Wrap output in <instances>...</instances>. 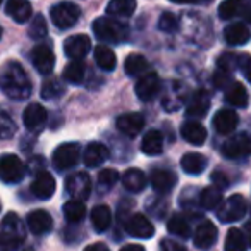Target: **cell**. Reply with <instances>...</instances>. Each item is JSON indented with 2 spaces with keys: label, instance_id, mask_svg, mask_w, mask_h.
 <instances>
[{
  "label": "cell",
  "instance_id": "31",
  "mask_svg": "<svg viewBox=\"0 0 251 251\" xmlns=\"http://www.w3.org/2000/svg\"><path fill=\"white\" fill-rule=\"evenodd\" d=\"M226 97H227V101H229L230 105H234V107H237V108L248 107L250 97H248V90L244 84L230 83V86L227 88V91H226Z\"/></svg>",
  "mask_w": 251,
  "mask_h": 251
},
{
  "label": "cell",
  "instance_id": "27",
  "mask_svg": "<svg viewBox=\"0 0 251 251\" xmlns=\"http://www.w3.org/2000/svg\"><path fill=\"white\" fill-rule=\"evenodd\" d=\"M208 108H210L208 95H206V91L200 90V91H196V95L191 98L186 114H188V117H205Z\"/></svg>",
  "mask_w": 251,
  "mask_h": 251
},
{
  "label": "cell",
  "instance_id": "28",
  "mask_svg": "<svg viewBox=\"0 0 251 251\" xmlns=\"http://www.w3.org/2000/svg\"><path fill=\"white\" fill-rule=\"evenodd\" d=\"M206 158L203 157L201 153H186L184 157L181 158V167L186 174L189 176H198L201 174L206 169Z\"/></svg>",
  "mask_w": 251,
  "mask_h": 251
},
{
  "label": "cell",
  "instance_id": "20",
  "mask_svg": "<svg viewBox=\"0 0 251 251\" xmlns=\"http://www.w3.org/2000/svg\"><path fill=\"white\" fill-rule=\"evenodd\" d=\"M108 157H110L108 148L101 143H97V141L88 145L83 153V160L86 164V167H100L101 164H105L108 160Z\"/></svg>",
  "mask_w": 251,
  "mask_h": 251
},
{
  "label": "cell",
  "instance_id": "7",
  "mask_svg": "<svg viewBox=\"0 0 251 251\" xmlns=\"http://www.w3.org/2000/svg\"><path fill=\"white\" fill-rule=\"evenodd\" d=\"M81 158V147L77 143H64L53 151V167L57 171H67L74 167Z\"/></svg>",
  "mask_w": 251,
  "mask_h": 251
},
{
  "label": "cell",
  "instance_id": "44",
  "mask_svg": "<svg viewBox=\"0 0 251 251\" xmlns=\"http://www.w3.org/2000/svg\"><path fill=\"white\" fill-rule=\"evenodd\" d=\"M177 26H179V21L172 12H164L158 19V28L165 33H174L177 31Z\"/></svg>",
  "mask_w": 251,
  "mask_h": 251
},
{
  "label": "cell",
  "instance_id": "36",
  "mask_svg": "<svg viewBox=\"0 0 251 251\" xmlns=\"http://www.w3.org/2000/svg\"><path fill=\"white\" fill-rule=\"evenodd\" d=\"M222 203V195L219 188H206L200 195V205L205 210H215Z\"/></svg>",
  "mask_w": 251,
  "mask_h": 251
},
{
  "label": "cell",
  "instance_id": "25",
  "mask_svg": "<svg viewBox=\"0 0 251 251\" xmlns=\"http://www.w3.org/2000/svg\"><path fill=\"white\" fill-rule=\"evenodd\" d=\"M141 151L150 157L160 155L164 151V136L160 131H148L141 141Z\"/></svg>",
  "mask_w": 251,
  "mask_h": 251
},
{
  "label": "cell",
  "instance_id": "4",
  "mask_svg": "<svg viewBox=\"0 0 251 251\" xmlns=\"http://www.w3.org/2000/svg\"><path fill=\"white\" fill-rule=\"evenodd\" d=\"M248 212V201L243 195H232L217 206V219L220 222H237Z\"/></svg>",
  "mask_w": 251,
  "mask_h": 251
},
{
  "label": "cell",
  "instance_id": "47",
  "mask_svg": "<svg viewBox=\"0 0 251 251\" xmlns=\"http://www.w3.org/2000/svg\"><path fill=\"white\" fill-rule=\"evenodd\" d=\"M160 251H188L182 244L176 243L172 239H164L160 243Z\"/></svg>",
  "mask_w": 251,
  "mask_h": 251
},
{
  "label": "cell",
  "instance_id": "1",
  "mask_svg": "<svg viewBox=\"0 0 251 251\" xmlns=\"http://www.w3.org/2000/svg\"><path fill=\"white\" fill-rule=\"evenodd\" d=\"M0 90L11 100L16 101H23L29 98L33 91V84L21 64L14 62V60L5 64V67L0 73Z\"/></svg>",
  "mask_w": 251,
  "mask_h": 251
},
{
  "label": "cell",
  "instance_id": "42",
  "mask_svg": "<svg viewBox=\"0 0 251 251\" xmlns=\"http://www.w3.org/2000/svg\"><path fill=\"white\" fill-rule=\"evenodd\" d=\"M16 134V122L5 112H0V140H9Z\"/></svg>",
  "mask_w": 251,
  "mask_h": 251
},
{
  "label": "cell",
  "instance_id": "51",
  "mask_svg": "<svg viewBox=\"0 0 251 251\" xmlns=\"http://www.w3.org/2000/svg\"><path fill=\"white\" fill-rule=\"evenodd\" d=\"M121 251H145V248L141 244H127V246L121 248Z\"/></svg>",
  "mask_w": 251,
  "mask_h": 251
},
{
  "label": "cell",
  "instance_id": "3",
  "mask_svg": "<svg viewBox=\"0 0 251 251\" xmlns=\"http://www.w3.org/2000/svg\"><path fill=\"white\" fill-rule=\"evenodd\" d=\"M93 33L100 42H105V43H122L127 40V36H129L127 26L115 21L114 18L95 19Z\"/></svg>",
  "mask_w": 251,
  "mask_h": 251
},
{
  "label": "cell",
  "instance_id": "53",
  "mask_svg": "<svg viewBox=\"0 0 251 251\" xmlns=\"http://www.w3.org/2000/svg\"><path fill=\"white\" fill-rule=\"evenodd\" d=\"M0 5H2V0H0Z\"/></svg>",
  "mask_w": 251,
  "mask_h": 251
},
{
  "label": "cell",
  "instance_id": "32",
  "mask_svg": "<svg viewBox=\"0 0 251 251\" xmlns=\"http://www.w3.org/2000/svg\"><path fill=\"white\" fill-rule=\"evenodd\" d=\"M122 184H124V188L127 191L138 193L141 189H145V186H147V176L141 171H138V169H129L122 176Z\"/></svg>",
  "mask_w": 251,
  "mask_h": 251
},
{
  "label": "cell",
  "instance_id": "33",
  "mask_svg": "<svg viewBox=\"0 0 251 251\" xmlns=\"http://www.w3.org/2000/svg\"><path fill=\"white\" fill-rule=\"evenodd\" d=\"M95 62L100 69L114 71L115 66H117V57H115L114 50L108 49L107 45H98L95 49Z\"/></svg>",
  "mask_w": 251,
  "mask_h": 251
},
{
  "label": "cell",
  "instance_id": "45",
  "mask_svg": "<svg viewBox=\"0 0 251 251\" xmlns=\"http://www.w3.org/2000/svg\"><path fill=\"white\" fill-rule=\"evenodd\" d=\"M239 60H241V55H234V53H224V55H220V59L217 60V66H219V69L232 73V69H236V67L239 66Z\"/></svg>",
  "mask_w": 251,
  "mask_h": 251
},
{
  "label": "cell",
  "instance_id": "37",
  "mask_svg": "<svg viewBox=\"0 0 251 251\" xmlns=\"http://www.w3.org/2000/svg\"><path fill=\"white\" fill-rule=\"evenodd\" d=\"M84 64L81 60H71L66 67H64V79L69 81V83H81L84 79Z\"/></svg>",
  "mask_w": 251,
  "mask_h": 251
},
{
  "label": "cell",
  "instance_id": "49",
  "mask_svg": "<svg viewBox=\"0 0 251 251\" xmlns=\"http://www.w3.org/2000/svg\"><path fill=\"white\" fill-rule=\"evenodd\" d=\"M84 251H110V250H108V246L103 243H93L84 248Z\"/></svg>",
  "mask_w": 251,
  "mask_h": 251
},
{
  "label": "cell",
  "instance_id": "16",
  "mask_svg": "<svg viewBox=\"0 0 251 251\" xmlns=\"http://www.w3.org/2000/svg\"><path fill=\"white\" fill-rule=\"evenodd\" d=\"M26 224H28V229L33 234H36V236H43V234L50 232L53 227L52 217L45 210H35V212H31L28 215V219H26Z\"/></svg>",
  "mask_w": 251,
  "mask_h": 251
},
{
  "label": "cell",
  "instance_id": "6",
  "mask_svg": "<svg viewBox=\"0 0 251 251\" xmlns=\"http://www.w3.org/2000/svg\"><path fill=\"white\" fill-rule=\"evenodd\" d=\"M81 9L73 2H59L50 9V19L59 29L73 28L79 21Z\"/></svg>",
  "mask_w": 251,
  "mask_h": 251
},
{
  "label": "cell",
  "instance_id": "54",
  "mask_svg": "<svg viewBox=\"0 0 251 251\" xmlns=\"http://www.w3.org/2000/svg\"><path fill=\"white\" fill-rule=\"evenodd\" d=\"M0 210H2V205H0Z\"/></svg>",
  "mask_w": 251,
  "mask_h": 251
},
{
  "label": "cell",
  "instance_id": "22",
  "mask_svg": "<svg viewBox=\"0 0 251 251\" xmlns=\"http://www.w3.org/2000/svg\"><path fill=\"white\" fill-rule=\"evenodd\" d=\"M181 134L189 145H196V147L203 145L206 141V138H208V133L200 122H186V124H182Z\"/></svg>",
  "mask_w": 251,
  "mask_h": 251
},
{
  "label": "cell",
  "instance_id": "26",
  "mask_svg": "<svg viewBox=\"0 0 251 251\" xmlns=\"http://www.w3.org/2000/svg\"><path fill=\"white\" fill-rule=\"evenodd\" d=\"M136 11V0H110L105 9L107 16L112 18H129Z\"/></svg>",
  "mask_w": 251,
  "mask_h": 251
},
{
  "label": "cell",
  "instance_id": "13",
  "mask_svg": "<svg viewBox=\"0 0 251 251\" xmlns=\"http://www.w3.org/2000/svg\"><path fill=\"white\" fill-rule=\"evenodd\" d=\"M126 230L133 237H140V239H150L155 234V227L150 220L141 213H134L127 224H126Z\"/></svg>",
  "mask_w": 251,
  "mask_h": 251
},
{
  "label": "cell",
  "instance_id": "34",
  "mask_svg": "<svg viewBox=\"0 0 251 251\" xmlns=\"http://www.w3.org/2000/svg\"><path fill=\"white\" fill-rule=\"evenodd\" d=\"M226 251H248V239L239 229L232 227L226 236Z\"/></svg>",
  "mask_w": 251,
  "mask_h": 251
},
{
  "label": "cell",
  "instance_id": "8",
  "mask_svg": "<svg viewBox=\"0 0 251 251\" xmlns=\"http://www.w3.org/2000/svg\"><path fill=\"white\" fill-rule=\"evenodd\" d=\"M66 191L73 196V200H88L91 193V181L86 172H76L66 179Z\"/></svg>",
  "mask_w": 251,
  "mask_h": 251
},
{
  "label": "cell",
  "instance_id": "2",
  "mask_svg": "<svg viewBox=\"0 0 251 251\" xmlns=\"http://www.w3.org/2000/svg\"><path fill=\"white\" fill-rule=\"evenodd\" d=\"M26 239V229L14 212L7 213L0 222V248L11 251L19 248Z\"/></svg>",
  "mask_w": 251,
  "mask_h": 251
},
{
  "label": "cell",
  "instance_id": "35",
  "mask_svg": "<svg viewBox=\"0 0 251 251\" xmlns=\"http://www.w3.org/2000/svg\"><path fill=\"white\" fill-rule=\"evenodd\" d=\"M84 215H86V206L79 200H71L64 205V217L67 219V222L77 224L84 219Z\"/></svg>",
  "mask_w": 251,
  "mask_h": 251
},
{
  "label": "cell",
  "instance_id": "43",
  "mask_svg": "<svg viewBox=\"0 0 251 251\" xmlns=\"http://www.w3.org/2000/svg\"><path fill=\"white\" fill-rule=\"evenodd\" d=\"M117 181H119V174L114 169H103V171H100V174H98V188H101L103 191L114 188Z\"/></svg>",
  "mask_w": 251,
  "mask_h": 251
},
{
  "label": "cell",
  "instance_id": "23",
  "mask_svg": "<svg viewBox=\"0 0 251 251\" xmlns=\"http://www.w3.org/2000/svg\"><path fill=\"white\" fill-rule=\"evenodd\" d=\"M5 12L16 23H26L31 18V4L26 2V0H7Z\"/></svg>",
  "mask_w": 251,
  "mask_h": 251
},
{
  "label": "cell",
  "instance_id": "40",
  "mask_svg": "<svg viewBox=\"0 0 251 251\" xmlns=\"http://www.w3.org/2000/svg\"><path fill=\"white\" fill-rule=\"evenodd\" d=\"M49 33V26H47L45 16L36 14L31 21V28H29V36L33 40H43Z\"/></svg>",
  "mask_w": 251,
  "mask_h": 251
},
{
  "label": "cell",
  "instance_id": "5",
  "mask_svg": "<svg viewBox=\"0 0 251 251\" xmlns=\"http://www.w3.org/2000/svg\"><path fill=\"white\" fill-rule=\"evenodd\" d=\"M26 176L23 160L14 153H5L0 157V181L5 184H18Z\"/></svg>",
  "mask_w": 251,
  "mask_h": 251
},
{
  "label": "cell",
  "instance_id": "50",
  "mask_svg": "<svg viewBox=\"0 0 251 251\" xmlns=\"http://www.w3.org/2000/svg\"><path fill=\"white\" fill-rule=\"evenodd\" d=\"M174 4H210L213 0H171Z\"/></svg>",
  "mask_w": 251,
  "mask_h": 251
},
{
  "label": "cell",
  "instance_id": "12",
  "mask_svg": "<svg viewBox=\"0 0 251 251\" xmlns=\"http://www.w3.org/2000/svg\"><path fill=\"white\" fill-rule=\"evenodd\" d=\"M49 117V112L45 110V107L40 103H31L26 107L25 114H23V122H25L26 129L31 133H38L43 129V126Z\"/></svg>",
  "mask_w": 251,
  "mask_h": 251
},
{
  "label": "cell",
  "instance_id": "46",
  "mask_svg": "<svg viewBox=\"0 0 251 251\" xmlns=\"http://www.w3.org/2000/svg\"><path fill=\"white\" fill-rule=\"evenodd\" d=\"M230 83H234V81H232V76H230L229 71H222V69L217 71L215 86L219 88V90H227V88L230 86Z\"/></svg>",
  "mask_w": 251,
  "mask_h": 251
},
{
  "label": "cell",
  "instance_id": "48",
  "mask_svg": "<svg viewBox=\"0 0 251 251\" xmlns=\"http://www.w3.org/2000/svg\"><path fill=\"white\" fill-rule=\"evenodd\" d=\"M212 181L215 182V186L219 189H222V188H227L229 186V179H227V176L226 174H222V172H213L212 174Z\"/></svg>",
  "mask_w": 251,
  "mask_h": 251
},
{
  "label": "cell",
  "instance_id": "41",
  "mask_svg": "<svg viewBox=\"0 0 251 251\" xmlns=\"http://www.w3.org/2000/svg\"><path fill=\"white\" fill-rule=\"evenodd\" d=\"M243 2L241 0H224L219 5V18L220 19H230L241 11Z\"/></svg>",
  "mask_w": 251,
  "mask_h": 251
},
{
  "label": "cell",
  "instance_id": "52",
  "mask_svg": "<svg viewBox=\"0 0 251 251\" xmlns=\"http://www.w3.org/2000/svg\"><path fill=\"white\" fill-rule=\"evenodd\" d=\"M0 38H2V28H0Z\"/></svg>",
  "mask_w": 251,
  "mask_h": 251
},
{
  "label": "cell",
  "instance_id": "19",
  "mask_svg": "<svg viewBox=\"0 0 251 251\" xmlns=\"http://www.w3.org/2000/svg\"><path fill=\"white\" fill-rule=\"evenodd\" d=\"M145 126V119L140 114H124L117 117V129L126 136H138Z\"/></svg>",
  "mask_w": 251,
  "mask_h": 251
},
{
  "label": "cell",
  "instance_id": "39",
  "mask_svg": "<svg viewBox=\"0 0 251 251\" xmlns=\"http://www.w3.org/2000/svg\"><path fill=\"white\" fill-rule=\"evenodd\" d=\"M64 93H66V88L59 83V79L45 81L42 88V98H45V100H55V98L62 97Z\"/></svg>",
  "mask_w": 251,
  "mask_h": 251
},
{
  "label": "cell",
  "instance_id": "17",
  "mask_svg": "<svg viewBox=\"0 0 251 251\" xmlns=\"http://www.w3.org/2000/svg\"><path fill=\"white\" fill-rule=\"evenodd\" d=\"M217 227L213 226L212 222L205 220L201 222L195 230V237H193V243H195L196 248L200 250H208L210 246H213L217 241Z\"/></svg>",
  "mask_w": 251,
  "mask_h": 251
},
{
  "label": "cell",
  "instance_id": "38",
  "mask_svg": "<svg viewBox=\"0 0 251 251\" xmlns=\"http://www.w3.org/2000/svg\"><path fill=\"white\" fill-rule=\"evenodd\" d=\"M167 230L179 237H189V234H191L188 220H186L182 215H172L167 222Z\"/></svg>",
  "mask_w": 251,
  "mask_h": 251
},
{
  "label": "cell",
  "instance_id": "15",
  "mask_svg": "<svg viewBox=\"0 0 251 251\" xmlns=\"http://www.w3.org/2000/svg\"><path fill=\"white\" fill-rule=\"evenodd\" d=\"M55 179L52 177V174L42 171L35 176V181L31 184V193L38 200H50L55 193Z\"/></svg>",
  "mask_w": 251,
  "mask_h": 251
},
{
  "label": "cell",
  "instance_id": "10",
  "mask_svg": "<svg viewBox=\"0 0 251 251\" xmlns=\"http://www.w3.org/2000/svg\"><path fill=\"white\" fill-rule=\"evenodd\" d=\"M31 60L40 74H50L55 67V53H53L52 47L47 43H40L33 49Z\"/></svg>",
  "mask_w": 251,
  "mask_h": 251
},
{
  "label": "cell",
  "instance_id": "29",
  "mask_svg": "<svg viewBox=\"0 0 251 251\" xmlns=\"http://www.w3.org/2000/svg\"><path fill=\"white\" fill-rule=\"evenodd\" d=\"M91 224L97 232H105L112 224V212L107 205H98L91 210Z\"/></svg>",
  "mask_w": 251,
  "mask_h": 251
},
{
  "label": "cell",
  "instance_id": "11",
  "mask_svg": "<svg viewBox=\"0 0 251 251\" xmlns=\"http://www.w3.org/2000/svg\"><path fill=\"white\" fill-rule=\"evenodd\" d=\"M222 155L226 158H230V160L246 158L250 155V136L246 133H241L227 140L222 147Z\"/></svg>",
  "mask_w": 251,
  "mask_h": 251
},
{
  "label": "cell",
  "instance_id": "18",
  "mask_svg": "<svg viewBox=\"0 0 251 251\" xmlns=\"http://www.w3.org/2000/svg\"><path fill=\"white\" fill-rule=\"evenodd\" d=\"M237 122V114L234 110H229V108H220L215 115H213V127L219 134H229L236 129Z\"/></svg>",
  "mask_w": 251,
  "mask_h": 251
},
{
  "label": "cell",
  "instance_id": "24",
  "mask_svg": "<svg viewBox=\"0 0 251 251\" xmlns=\"http://www.w3.org/2000/svg\"><path fill=\"white\" fill-rule=\"evenodd\" d=\"M224 38L229 45H244L250 40V29L244 23H234L226 28Z\"/></svg>",
  "mask_w": 251,
  "mask_h": 251
},
{
  "label": "cell",
  "instance_id": "9",
  "mask_svg": "<svg viewBox=\"0 0 251 251\" xmlns=\"http://www.w3.org/2000/svg\"><path fill=\"white\" fill-rule=\"evenodd\" d=\"M162 90V83L160 77L155 73H145L143 76L138 79L134 91H136L138 98L141 101H151Z\"/></svg>",
  "mask_w": 251,
  "mask_h": 251
},
{
  "label": "cell",
  "instance_id": "14",
  "mask_svg": "<svg viewBox=\"0 0 251 251\" xmlns=\"http://www.w3.org/2000/svg\"><path fill=\"white\" fill-rule=\"evenodd\" d=\"M91 49V42L86 35H74L64 42V53L73 60H81Z\"/></svg>",
  "mask_w": 251,
  "mask_h": 251
},
{
  "label": "cell",
  "instance_id": "21",
  "mask_svg": "<svg viewBox=\"0 0 251 251\" xmlns=\"http://www.w3.org/2000/svg\"><path fill=\"white\" fill-rule=\"evenodd\" d=\"M151 186H153L155 191L158 193H167L174 188L176 184V174L167 169H153L150 176Z\"/></svg>",
  "mask_w": 251,
  "mask_h": 251
},
{
  "label": "cell",
  "instance_id": "30",
  "mask_svg": "<svg viewBox=\"0 0 251 251\" xmlns=\"http://www.w3.org/2000/svg\"><path fill=\"white\" fill-rule=\"evenodd\" d=\"M148 67H150L148 60L145 59L143 55H140V53H131V55H127V59H126V62H124L126 74L131 77L143 76L148 71Z\"/></svg>",
  "mask_w": 251,
  "mask_h": 251
}]
</instances>
